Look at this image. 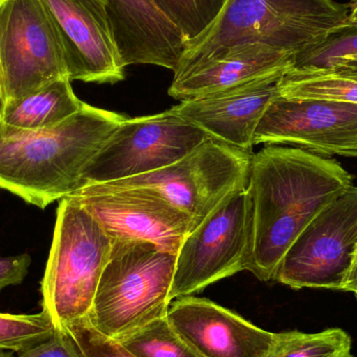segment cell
I'll list each match as a JSON object with an SVG mask.
<instances>
[{
  "instance_id": "obj_24",
  "label": "cell",
  "mask_w": 357,
  "mask_h": 357,
  "mask_svg": "<svg viewBox=\"0 0 357 357\" xmlns=\"http://www.w3.org/2000/svg\"><path fill=\"white\" fill-rule=\"evenodd\" d=\"M354 56H357V25L345 23L318 45L297 54L293 68L331 69L340 59Z\"/></svg>"
},
{
  "instance_id": "obj_31",
  "label": "cell",
  "mask_w": 357,
  "mask_h": 357,
  "mask_svg": "<svg viewBox=\"0 0 357 357\" xmlns=\"http://www.w3.org/2000/svg\"><path fill=\"white\" fill-rule=\"evenodd\" d=\"M0 357H17L15 352L8 351V350H0Z\"/></svg>"
},
{
  "instance_id": "obj_22",
  "label": "cell",
  "mask_w": 357,
  "mask_h": 357,
  "mask_svg": "<svg viewBox=\"0 0 357 357\" xmlns=\"http://www.w3.org/2000/svg\"><path fill=\"white\" fill-rule=\"evenodd\" d=\"M181 31L187 43L203 35L218 18L227 0H150ZM187 45V44H186Z\"/></svg>"
},
{
  "instance_id": "obj_2",
  "label": "cell",
  "mask_w": 357,
  "mask_h": 357,
  "mask_svg": "<svg viewBox=\"0 0 357 357\" xmlns=\"http://www.w3.org/2000/svg\"><path fill=\"white\" fill-rule=\"evenodd\" d=\"M126 117L84 105L62 123L37 131L0 121V189L45 209L83 187L86 169Z\"/></svg>"
},
{
  "instance_id": "obj_11",
  "label": "cell",
  "mask_w": 357,
  "mask_h": 357,
  "mask_svg": "<svg viewBox=\"0 0 357 357\" xmlns=\"http://www.w3.org/2000/svg\"><path fill=\"white\" fill-rule=\"evenodd\" d=\"M113 241H144L177 255L193 229L186 212L150 188L102 189L87 185L71 195Z\"/></svg>"
},
{
  "instance_id": "obj_3",
  "label": "cell",
  "mask_w": 357,
  "mask_h": 357,
  "mask_svg": "<svg viewBox=\"0 0 357 357\" xmlns=\"http://www.w3.org/2000/svg\"><path fill=\"white\" fill-rule=\"evenodd\" d=\"M350 8L333 0H227L211 26L187 43L177 71L230 48L260 43L296 56L347 22Z\"/></svg>"
},
{
  "instance_id": "obj_28",
  "label": "cell",
  "mask_w": 357,
  "mask_h": 357,
  "mask_svg": "<svg viewBox=\"0 0 357 357\" xmlns=\"http://www.w3.org/2000/svg\"><path fill=\"white\" fill-rule=\"evenodd\" d=\"M331 70L357 79V56L340 59L333 65Z\"/></svg>"
},
{
  "instance_id": "obj_33",
  "label": "cell",
  "mask_w": 357,
  "mask_h": 357,
  "mask_svg": "<svg viewBox=\"0 0 357 357\" xmlns=\"http://www.w3.org/2000/svg\"><path fill=\"white\" fill-rule=\"evenodd\" d=\"M356 299H357V294H356Z\"/></svg>"
},
{
  "instance_id": "obj_21",
  "label": "cell",
  "mask_w": 357,
  "mask_h": 357,
  "mask_svg": "<svg viewBox=\"0 0 357 357\" xmlns=\"http://www.w3.org/2000/svg\"><path fill=\"white\" fill-rule=\"evenodd\" d=\"M135 357H199L169 324L157 319L119 342Z\"/></svg>"
},
{
  "instance_id": "obj_32",
  "label": "cell",
  "mask_w": 357,
  "mask_h": 357,
  "mask_svg": "<svg viewBox=\"0 0 357 357\" xmlns=\"http://www.w3.org/2000/svg\"><path fill=\"white\" fill-rule=\"evenodd\" d=\"M4 100L2 96L1 90H0V121L2 119V114H3Z\"/></svg>"
},
{
  "instance_id": "obj_15",
  "label": "cell",
  "mask_w": 357,
  "mask_h": 357,
  "mask_svg": "<svg viewBox=\"0 0 357 357\" xmlns=\"http://www.w3.org/2000/svg\"><path fill=\"white\" fill-rule=\"evenodd\" d=\"M283 75L259 77L182 100L171 110L209 137L252 152L256 128L279 96L278 84Z\"/></svg>"
},
{
  "instance_id": "obj_8",
  "label": "cell",
  "mask_w": 357,
  "mask_h": 357,
  "mask_svg": "<svg viewBox=\"0 0 357 357\" xmlns=\"http://www.w3.org/2000/svg\"><path fill=\"white\" fill-rule=\"evenodd\" d=\"M68 77L56 26L41 0H0V90L4 104Z\"/></svg>"
},
{
  "instance_id": "obj_27",
  "label": "cell",
  "mask_w": 357,
  "mask_h": 357,
  "mask_svg": "<svg viewBox=\"0 0 357 357\" xmlns=\"http://www.w3.org/2000/svg\"><path fill=\"white\" fill-rule=\"evenodd\" d=\"M31 257L27 253L16 256H0V291L8 287L21 284L24 281Z\"/></svg>"
},
{
  "instance_id": "obj_19",
  "label": "cell",
  "mask_w": 357,
  "mask_h": 357,
  "mask_svg": "<svg viewBox=\"0 0 357 357\" xmlns=\"http://www.w3.org/2000/svg\"><path fill=\"white\" fill-rule=\"evenodd\" d=\"M279 96L357 105V79L331 69L291 68L278 84Z\"/></svg>"
},
{
  "instance_id": "obj_29",
  "label": "cell",
  "mask_w": 357,
  "mask_h": 357,
  "mask_svg": "<svg viewBox=\"0 0 357 357\" xmlns=\"http://www.w3.org/2000/svg\"><path fill=\"white\" fill-rule=\"evenodd\" d=\"M342 291L357 294V245L356 252H354V262H352L351 268L348 273L347 279H346Z\"/></svg>"
},
{
  "instance_id": "obj_4",
  "label": "cell",
  "mask_w": 357,
  "mask_h": 357,
  "mask_svg": "<svg viewBox=\"0 0 357 357\" xmlns=\"http://www.w3.org/2000/svg\"><path fill=\"white\" fill-rule=\"evenodd\" d=\"M88 320L105 337L123 341L165 318L177 255L144 241H113Z\"/></svg>"
},
{
  "instance_id": "obj_10",
  "label": "cell",
  "mask_w": 357,
  "mask_h": 357,
  "mask_svg": "<svg viewBox=\"0 0 357 357\" xmlns=\"http://www.w3.org/2000/svg\"><path fill=\"white\" fill-rule=\"evenodd\" d=\"M357 245V186L324 208L281 260L274 280L294 289L341 291Z\"/></svg>"
},
{
  "instance_id": "obj_17",
  "label": "cell",
  "mask_w": 357,
  "mask_h": 357,
  "mask_svg": "<svg viewBox=\"0 0 357 357\" xmlns=\"http://www.w3.org/2000/svg\"><path fill=\"white\" fill-rule=\"evenodd\" d=\"M296 54L264 44H245L199 61L175 73L169 94L190 100L245 82L285 73L295 65Z\"/></svg>"
},
{
  "instance_id": "obj_25",
  "label": "cell",
  "mask_w": 357,
  "mask_h": 357,
  "mask_svg": "<svg viewBox=\"0 0 357 357\" xmlns=\"http://www.w3.org/2000/svg\"><path fill=\"white\" fill-rule=\"evenodd\" d=\"M66 331L75 341L81 357H135L119 342L96 331L88 318L69 325Z\"/></svg>"
},
{
  "instance_id": "obj_18",
  "label": "cell",
  "mask_w": 357,
  "mask_h": 357,
  "mask_svg": "<svg viewBox=\"0 0 357 357\" xmlns=\"http://www.w3.org/2000/svg\"><path fill=\"white\" fill-rule=\"evenodd\" d=\"M84 105L73 92L70 79L63 77L4 104L2 123L26 131L47 129L79 112Z\"/></svg>"
},
{
  "instance_id": "obj_26",
  "label": "cell",
  "mask_w": 357,
  "mask_h": 357,
  "mask_svg": "<svg viewBox=\"0 0 357 357\" xmlns=\"http://www.w3.org/2000/svg\"><path fill=\"white\" fill-rule=\"evenodd\" d=\"M17 357H81L77 345L67 331H56L50 339L29 349L18 352Z\"/></svg>"
},
{
  "instance_id": "obj_12",
  "label": "cell",
  "mask_w": 357,
  "mask_h": 357,
  "mask_svg": "<svg viewBox=\"0 0 357 357\" xmlns=\"http://www.w3.org/2000/svg\"><path fill=\"white\" fill-rule=\"evenodd\" d=\"M294 144L320 156L357 157V105L278 96L260 119L256 144Z\"/></svg>"
},
{
  "instance_id": "obj_20",
  "label": "cell",
  "mask_w": 357,
  "mask_h": 357,
  "mask_svg": "<svg viewBox=\"0 0 357 357\" xmlns=\"http://www.w3.org/2000/svg\"><path fill=\"white\" fill-rule=\"evenodd\" d=\"M266 357H354L351 337L341 328L314 333H279Z\"/></svg>"
},
{
  "instance_id": "obj_14",
  "label": "cell",
  "mask_w": 357,
  "mask_h": 357,
  "mask_svg": "<svg viewBox=\"0 0 357 357\" xmlns=\"http://www.w3.org/2000/svg\"><path fill=\"white\" fill-rule=\"evenodd\" d=\"M167 320L199 357H266L277 341V333L204 298H178Z\"/></svg>"
},
{
  "instance_id": "obj_6",
  "label": "cell",
  "mask_w": 357,
  "mask_h": 357,
  "mask_svg": "<svg viewBox=\"0 0 357 357\" xmlns=\"http://www.w3.org/2000/svg\"><path fill=\"white\" fill-rule=\"evenodd\" d=\"M253 155L208 137L184 158L165 169L91 185L102 189H153L186 212L195 229L226 197L247 188Z\"/></svg>"
},
{
  "instance_id": "obj_7",
  "label": "cell",
  "mask_w": 357,
  "mask_h": 357,
  "mask_svg": "<svg viewBox=\"0 0 357 357\" xmlns=\"http://www.w3.org/2000/svg\"><path fill=\"white\" fill-rule=\"evenodd\" d=\"M252 245L249 188L224 199L189 232L177 254L172 301L245 271Z\"/></svg>"
},
{
  "instance_id": "obj_1",
  "label": "cell",
  "mask_w": 357,
  "mask_h": 357,
  "mask_svg": "<svg viewBox=\"0 0 357 357\" xmlns=\"http://www.w3.org/2000/svg\"><path fill=\"white\" fill-rule=\"evenodd\" d=\"M352 177L337 161L299 148L266 144L253 155L252 245L245 271L274 280L277 268L304 229L345 193Z\"/></svg>"
},
{
  "instance_id": "obj_9",
  "label": "cell",
  "mask_w": 357,
  "mask_h": 357,
  "mask_svg": "<svg viewBox=\"0 0 357 357\" xmlns=\"http://www.w3.org/2000/svg\"><path fill=\"white\" fill-rule=\"evenodd\" d=\"M208 137L171 109L150 116L126 119L88 165L83 187L165 169L184 158Z\"/></svg>"
},
{
  "instance_id": "obj_13",
  "label": "cell",
  "mask_w": 357,
  "mask_h": 357,
  "mask_svg": "<svg viewBox=\"0 0 357 357\" xmlns=\"http://www.w3.org/2000/svg\"><path fill=\"white\" fill-rule=\"evenodd\" d=\"M56 26L73 81L115 84L125 79L106 0H41Z\"/></svg>"
},
{
  "instance_id": "obj_16",
  "label": "cell",
  "mask_w": 357,
  "mask_h": 357,
  "mask_svg": "<svg viewBox=\"0 0 357 357\" xmlns=\"http://www.w3.org/2000/svg\"><path fill=\"white\" fill-rule=\"evenodd\" d=\"M125 66L155 65L175 73L186 40L150 0H106Z\"/></svg>"
},
{
  "instance_id": "obj_34",
  "label": "cell",
  "mask_w": 357,
  "mask_h": 357,
  "mask_svg": "<svg viewBox=\"0 0 357 357\" xmlns=\"http://www.w3.org/2000/svg\"><path fill=\"white\" fill-rule=\"evenodd\" d=\"M356 1H357V0H356Z\"/></svg>"
},
{
  "instance_id": "obj_5",
  "label": "cell",
  "mask_w": 357,
  "mask_h": 357,
  "mask_svg": "<svg viewBox=\"0 0 357 357\" xmlns=\"http://www.w3.org/2000/svg\"><path fill=\"white\" fill-rule=\"evenodd\" d=\"M112 245L81 204L70 197L61 199L41 281L42 310L56 331L64 333L69 325L89 316Z\"/></svg>"
},
{
  "instance_id": "obj_23",
  "label": "cell",
  "mask_w": 357,
  "mask_h": 357,
  "mask_svg": "<svg viewBox=\"0 0 357 357\" xmlns=\"http://www.w3.org/2000/svg\"><path fill=\"white\" fill-rule=\"evenodd\" d=\"M54 333V324L43 310L35 314L0 312V350L18 354L46 341Z\"/></svg>"
},
{
  "instance_id": "obj_30",
  "label": "cell",
  "mask_w": 357,
  "mask_h": 357,
  "mask_svg": "<svg viewBox=\"0 0 357 357\" xmlns=\"http://www.w3.org/2000/svg\"><path fill=\"white\" fill-rule=\"evenodd\" d=\"M346 23L357 25V1L354 6H350L349 16H348L347 22Z\"/></svg>"
}]
</instances>
